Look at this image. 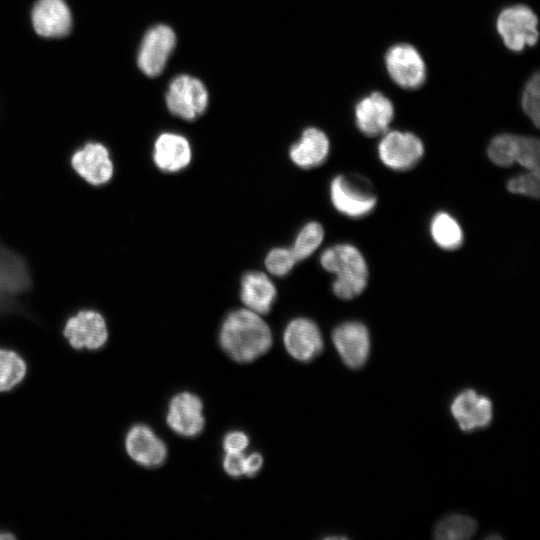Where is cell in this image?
<instances>
[{
  "mask_svg": "<svg viewBox=\"0 0 540 540\" xmlns=\"http://www.w3.org/2000/svg\"><path fill=\"white\" fill-rule=\"evenodd\" d=\"M220 344L235 361L247 363L265 354L272 345V333L260 314L247 308L230 312L220 329Z\"/></svg>",
  "mask_w": 540,
  "mask_h": 540,
  "instance_id": "1",
  "label": "cell"
},
{
  "mask_svg": "<svg viewBox=\"0 0 540 540\" xmlns=\"http://www.w3.org/2000/svg\"><path fill=\"white\" fill-rule=\"evenodd\" d=\"M321 266L336 277L332 283L334 294L343 300L360 295L368 282V267L364 256L352 244H336L320 256Z\"/></svg>",
  "mask_w": 540,
  "mask_h": 540,
  "instance_id": "2",
  "label": "cell"
},
{
  "mask_svg": "<svg viewBox=\"0 0 540 540\" xmlns=\"http://www.w3.org/2000/svg\"><path fill=\"white\" fill-rule=\"evenodd\" d=\"M330 199L334 208L350 218H362L371 213L377 197L370 183L357 176L338 175L330 183Z\"/></svg>",
  "mask_w": 540,
  "mask_h": 540,
  "instance_id": "3",
  "label": "cell"
},
{
  "mask_svg": "<svg viewBox=\"0 0 540 540\" xmlns=\"http://www.w3.org/2000/svg\"><path fill=\"white\" fill-rule=\"evenodd\" d=\"M496 29L505 46L515 52L537 43L538 19L525 5H513L503 9L496 20Z\"/></svg>",
  "mask_w": 540,
  "mask_h": 540,
  "instance_id": "4",
  "label": "cell"
},
{
  "mask_svg": "<svg viewBox=\"0 0 540 540\" xmlns=\"http://www.w3.org/2000/svg\"><path fill=\"white\" fill-rule=\"evenodd\" d=\"M63 336L74 350L98 351L106 345L109 332L102 314L84 309L66 320Z\"/></svg>",
  "mask_w": 540,
  "mask_h": 540,
  "instance_id": "5",
  "label": "cell"
},
{
  "mask_svg": "<svg viewBox=\"0 0 540 540\" xmlns=\"http://www.w3.org/2000/svg\"><path fill=\"white\" fill-rule=\"evenodd\" d=\"M166 105L173 115L191 121L206 110L208 92L199 79L190 75H179L169 84Z\"/></svg>",
  "mask_w": 540,
  "mask_h": 540,
  "instance_id": "6",
  "label": "cell"
},
{
  "mask_svg": "<svg viewBox=\"0 0 540 540\" xmlns=\"http://www.w3.org/2000/svg\"><path fill=\"white\" fill-rule=\"evenodd\" d=\"M380 161L394 171L413 168L424 154L421 139L411 132L386 131L378 144Z\"/></svg>",
  "mask_w": 540,
  "mask_h": 540,
  "instance_id": "7",
  "label": "cell"
},
{
  "mask_svg": "<svg viewBox=\"0 0 540 540\" xmlns=\"http://www.w3.org/2000/svg\"><path fill=\"white\" fill-rule=\"evenodd\" d=\"M385 65L391 79L405 89L420 87L426 78V66L418 50L410 44H396L385 54Z\"/></svg>",
  "mask_w": 540,
  "mask_h": 540,
  "instance_id": "8",
  "label": "cell"
},
{
  "mask_svg": "<svg viewBox=\"0 0 540 540\" xmlns=\"http://www.w3.org/2000/svg\"><path fill=\"white\" fill-rule=\"evenodd\" d=\"M176 45V36L167 25L150 28L143 37L137 56L140 70L149 77L161 74Z\"/></svg>",
  "mask_w": 540,
  "mask_h": 540,
  "instance_id": "9",
  "label": "cell"
},
{
  "mask_svg": "<svg viewBox=\"0 0 540 540\" xmlns=\"http://www.w3.org/2000/svg\"><path fill=\"white\" fill-rule=\"evenodd\" d=\"M332 340L348 367L357 369L365 364L370 352V335L365 324L344 322L333 330Z\"/></svg>",
  "mask_w": 540,
  "mask_h": 540,
  "instance_id": "10",
  "label": "cell"
},
{
  "mask_svg": "<svg viewBox=\"0 0 540 540\" xmlns=\"http://www.w3.org/2000/svg\"><path fill=\"white\" fill-rule=\"evenodd\" d=\"M124 446L128 456L145 468L158 467L166 459L167 449L164 442L144 424L133 425L127 431Z\"/></svg>",
  "mask_w": 540,
  "mask_h": 540,
  "instance_id": "11",
  "label": "cell"
},
{
  "mask_svg": "<svg viewBox=\"0 0 540 540\" xmlns=\"http://www.w3.org/2000/svg\"><path fill=\"white\" fill-rule=\"evenodd\" d=\"M29 275L24 262L0 245V315L18 309L14 296L27 289Z\"/></svg>",
  "mask_w": 540,
  "mask_h": 540,
  "instance_id": "12",
  "label": "cell"
},
{
  "mask_svg": "<svg viewBox=\"0 0 540 540\" xmlns=\"http://www.w3.org/2000/svg\"><path fill=\"white\" fill-rule=\"evenodd\" d=\"M394 117L392 102L380 92L362 98L355 106L356 126L364 135H383Z\"/></svg>",
  "mask_w": 540,
  "mask_h": 540,
  "instance_id": "13",
  "label": "cell"
},
{
  "mask_svg": "<svg viewBox=\"0 0 540 540\" xmlns=\"http://www.w3.org/2000/svg\"><path fill=\"white\" fill-rule=\"evenodd\" d=\"M283 339L288 353L299 361H309L323 349L321 332L317 324L308 318L291 320L285 328Z\"/></svg>",
  "mask_w": 540,
  "mask_h": 540,
  "instance_id": "14",
  "label": "cell"
},
{
  "mask_svg": "<svg viewBox=\"0 0 540 540\" xmlns=\"http://www.w3.org/2000/svg\"><path fill=\"white\" fill-rule=\"evenodd\" d=\"M73 169L88 183H107L114 171L109 151L101 143L89 142L78 149L71 158Z\"/></svg>",
  "mask_w": 540,
  "mask_h": 540,
  "instance_id": "15",
  "label": "cell"
},
{
  "mask_svg": "<svg viewBox=\"0 0 540 540\" xmlns=\"http://www.w3.org/2000/svg\"><path fill=\"white\" fill-rule=\"evenodd\" d=\"M31 21L36 33L45 38H61L72 28V15L64 0H37Z\"/></svg>",
  "mask_w": 540,
  "mask_h": 540,
  "instance_id": "16",
  "label": "cell"
},
{
  "mask_svg": "<svg viewBox=\"0 0 540 540\" xmlns=\"http://www.w3.org/2000/svg\"><path fill=\"white\" fill-rule=\"evenodd\" d=\"M202 409L203 405L198 396L189 392L177 394L169 404L167 424L181 436L194 437L204 427Z\"/></svg>",
  "mask_w": 540,
  "mask_h": 540,
  "instance_id": "17",
  "label": "cell"
},
{
  "mask_svg": "<svg viewBox=\"0 0 540 540\" xmlns=\"http://www.w3.org/2000/svg\"><path fill=\"white\" fill-rule=\"evenodd\" d=\"M451 412L464 431L484 428L492 421L491 401L472 389H466L454 398Z\"/></svg>",
  "mask_w": 540,
  "mask_h": 540,
  "instance_id": "18",
  "label": "cell"
},
{
  "mask_svg": "<svg viewBox=\"0 0 540 540\" xmlns=\"http://www.w3.org/2000/svg\"><path fill=\"white\" fill-rule=\"evenodd\" d=\"M191 158V146L184 136L165 132L155 140L153 160L161 171L179 172L189 165Z\"/></svg>",
  "mask_w": 540,
  "mask_h": 540,
  "instance_id": "19",
  "label": "cell"
},
{
  "mask_svg": "<svg viewBox=\"0 0 540 540\" xmlns=\"http://www.w3.org/2000/svg\"><path fill=\"white\" fill-rule=\"evenodd\" d=\"M276 295V287L265 273L249 271L242 276L240 298L247 309L266 314L271 310Z\"/></svg>",
  "mask_w": 540,
  "mask_h": 540,
  "instance_id": "20",
  "label": "cell"
},
{
  "mask_svg": "<svg viewBox=\"0 0 540 540\" xmlns=\"http://www.w3.org/2000/svg\"><path fill=\"white\" fill-rule=\"evenodd\" d=\"M329 150L327 135L318 128L310 127L305 129L299 141L291 146L289 156L298 167L311 169L324 163Z\"/></svg>",
  "mask_w": 540,
  "mask_h": 540,
  "instance_id": "21",
  "label": "cell"
},
{
  "mask_svg": "<svg viewBox=\"0 0 540 540\" xmlns=\"http://www.w3.org/2000/svg\"><path fill=\"white\" fill-rule=\"evenodd\" d=\"M28 365L14 349L0 347V393L11 392L25 380Z\"/></svg>",
  "mask_w": 540,
  "mask_h": 540,
  "instance_id": "22",
  "label": "cell"
},
{
  "mask_svg": "<svg viewBox=\"0 0 540 540\" xmlns=\"http://www.w3.org/2000/svg\"><path fill=\"white\" fill-rule=\"evenodd\" d=\"M433 241L444 250H455L463 242V231L458 221L449 213L441 211L430 222Z\"/></svg>",
  "mask_w": 540,
  "mask_h": 540,
  "instance_id": "23",
  "label": "cell"
},
{
  "mask_svg": "<svg viewBox=\"0 0 540 540\" xmlns=\"http://www.w3.org/2000/svg\"><path fill=\"white\" fill-rule=\"evenodd\" d=\"M477 528L474 519L461 514L443 518L435 528V538L439 540H466L473 536Z\"/></svg>",
  "mask_w": 540,
  "mask_h": 540,
  "instance_id": "24",
  "label": "cell"
},
{
  "mask_svg": "<svg viewBox=\"0 0 540 540\" xmlns=\"http://www.w3.org/2000/svg\"><path fill=\"white\" fill-rule=\"evenodd\" d=\"M519 136L500 134L495 136L487 147L490 161L499 167H510L516 163Z\"/></svg>",
  "mask_w": 540,
  "mask_h": 540,
  "instance_id": "25",
  "label": "cell"
},
{
  "mask_svg": "<svg viewBox=\"0 0 540 540\" xmlns=\"http://www.w3.org/2000/svg\"><path fill=\"white\" fill-rule=\"evenodd\" d=\"M324 239V229L321 224L311 221L304 225L297 234L291 250L297 261L311 256Z\"/></svg>",
  "mask_w": 540,
  "mask_h": 540,
  "instance_id": "26",
  "label": "cell"
},
{
  "mask_svg": "<svg viewBox=\"0 0 540 540\" xmlns=\"http://www.w3.org/2000/svg\"><path fill=\"white\" fill-rule=\"evenodd\" d=\"M540 76L535 73L526 83L522 93L521 106L524 113L536 127L540 123Z\"/></svg>",
  "mask_w": 540,
  "mask_h": 540,
  "instance_id": "27",
  "label": "cell"
},
{
  "mask_svg": "<svg viewBox=\"0 0 540 540\" xmlns=\"http://www.w3.org/2000/svg\"><path fill=\"white\" fill-rule=\"evenodd\" d=\"M297 259L294 256L291 248L276 247L271 249L264 260L267 271L275 276H285L288 274Z\"/></svg>",
  "mask_w": 540,
  "mask_h": 540,
  "instance_id": "28",
  "label": "cell"
},
{
  "mask_svg": "<svg viewBox=\"0 0 540 540\" xmlns=\"http://www.w3.org/2000/svg\"><path fill=\"white\" fill-rule=\"evenodd\" d=\"M516 162L527 171L540 172V143L531 136H519Z\"/></svg>",
  "mask_w": 540,
  "mask_h": 540,
  "instance_id": "29",
  "label": "cell"
},
{
  "mask_svg": "<svg viewBox=\"0 0 540 540\" xmlns=\"http://www.w3.org/2000/svg\"><path fill=\"white\" fill-rule=\"evenodd\" d=\"M540 172L527 171L507 182V189L514 194L538 198L540 194Z\"/></svg>",
  "mask_w": 540,
  "mask_h": 540,
  "instance_id": "30",
  "label": "cell"
},
{
  "mask_svg": "<svg viewBox=\"0 0 540 540\" xmlns=\"http://www.w3.org/2000/svg\"><path fill=\"white\" fill-rule=\"evenodd\" d=\"M223 468L232 477L245 474V455L243 452H226Z\"/></svg>",
  "mask_w": 540,
  "mask_h": 540,
  "instance_id": "31",
  "label": "cell"
},
{
  "mask_svg": "<svg viewBox=\"0 0 540 540\" xmlns=\"http://www.w3.org/2000/svg\"><path fill=\"white\" fill-rule=\"evenodd\" d=\"M247 435L240 431L228 433L223 440V447L226 452H243L248 446Z\"/></svg>",
  "mask_w": 540,
  "mask_h": 540,
  "instance_id": "32",
  "label": "cell"
},
{
  "mask_svg": "<svg viewBox=\"0 0 540 540\" xmlns=\"http://www.w3.org/2000/svg\"><path fill=\"white\" fill-rule=\"evenodd\" d=\"M263 463L262 456L259 453H252L245 456V475L251 477L257 474Z\"/></svg>",
  "mask_w": 540,
  "mask_h": 540,
  "instance_id": "33",
  "label": "cell"
},
{
  "mask_svg": "<svg viewBox=\"0 0 540 540\" xmlns=\"http://www.w3.org/2000/svg\"><path fill=\"white\" fill-rule=\"evenodd\" d=\"M16 539V536L10 531H0V540Z\"/></svg>",
  "mask_w": 540,
  "mask_h": 540,
  "instance_id": "34",
  "label": "cell"
}]
</instances>
